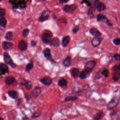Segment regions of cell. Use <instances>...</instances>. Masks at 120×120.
I'll return each instance as SVG.
<instances>
[{
    "mask_svg": "<svg viewBox=\"0 0 120 120\" xmlns=\"http://www.w3.org/2000/svg\"><path fill=\"white\" fill-rule=\"evenodd\" d=\"M93 9H96L98 12H101L105 9V4L98 0H95L93 5L90 6Z\"/></svg>",
    "mask_w": 120,
    "mask_h": 120,
    "instance_id": "cell-1",
    "label": "cell"
},
{
    "mask_svg": "<svg viewBox=\"0 0 120 120\" xmlns=\"http://www.w3.org/2000/svg\"><path fill=\"white\" fill-rule=\"evenodd\" d=\"M3 59L5 63L6 64H8L10 65L12 68H15L16 66V64L13 62L10 55L8 53V52H5L3 53Z\"/></svg>",
    "mask_w": 120,
    "mask_h": 120,
    "instance_id": "cell-2",
    "label": "cell"
},
{
    "mask_svg": "<svg viewBox=\"0 0 120 120\" xmlns=\"http://www.w3.org/2000/svg\"><path fill=\"white\" fill-rule=\"evenodd\" d=\"M50 15V11L48 9H45L44 10L41 14L40 16L38 18V21L40 22H43L48 20Z\"/></svg>",
    "mask_w": 120,
    "mask_h": 120,
    "instance_id": "cell-3",
    "label": "cell"
},
{
    "mask_svg": "<svg viewBox=\"0 0 120 120\" xmlns=\"http://www.w3.org/2000/svg\"><path fill=\"white\" fill-rule=\"evenodd\" d=\"M41 40L45 43H49L52 39V34L49 33H43L41 37Z\"/></svg>",
    "mask_w": 120,
    "mask_h": 120,
    "instance_id": "cell-4",
    "label": "cell"
},
{
    "mask_svg": "<svg viewBox=\"0 0 120 120\" xmlns=\"http://www.w3.org/2000/svg\"><path fill=\"white\" fill-rule=\"evenodd\" d=\"M119 103V98L117 97H113L107 105V109H112L115 107Z\"/></svg>",
    "mask_w": 120,
    "mask_h": 120,
    "instance_id": "cell-5",
    "label": "cell"
},
{
    "mask_svg": "<svg viewBox=\"0 0 120 120\" xmlns=\"http://www.w3.org/2000/svg\"><path fill=\"white\" fill-rule=\"evenodd\" d=\"M77 8V6L75 4L71 5H66L64 7L63 10L66 13H72Z\"/></svg>",
    "mask_w": 120,
    "mask_h": 120,
    "instance_id": "cell-6",
    "label": "cell"
},
{
    "mask_svg": "<svg viewBox=\"0 0 120 120\" xmlns=\"http://www.w3.org/2000/svg\"><path fill=\"white\" fill-rule=\"evenodd\" d=\"M43 54L45 56V57L48 60H50L52 62H55V61L53 60L52 59V54L51 53V50L50 48H45L44 50H43Z\"/></svg>",
    "mask_w": 120,
    "mask_h": 120,
    "instance_id": "cell-7",
    "label": "cell"
},
{
    "mask_svg": "<svg viewBox=\"0 0 120 120\" xmlns=\"http://www.w3.org/2000/svg\"><path fill=\"white\" fill-rule=\"evenodd\" d=\"M96 64V62L94 60H90L86 62L85 65V68L88 69L91 71L93 70V69L94 68Z\"/></svg>",
    "mask_w": 120,
    "mask_h": 120,
    "instance_id": "cell-8",
    "label": "cell"
},
{
    "mask_svg": "<svg viewBox=\"0 0 120 120\" xmlns=\"http://www.w3.org/2000/svg\"><path fill=\"white\" fill-rule=\"evenodd\" d=\"M91 72V71L84 68L81 73L79 75V77L81 79H84L88 77L90 75V73Z\"/></svg>",
    "mask_w": 120,
    "mask_h": 120,
    "instance_id": "cell-9",
    "label": "cell"
},
{
    "mask_svg": "<svg viewBox=\"0 0 120 120\" xmlns=\"http://www.w3.org/2000/svg\"><path fill=\"white\" fill-rule=\"evenodd\" d=\"M18 47L19 50L22 51H24L27 49L28 45L26 42L23 40H20L18 42Z\"/></svg>",
    "mask_w": 120,
    "mask_h": 120,
    "instance_id": "cell-10",
    "label": "cell"
},
{
    "mask_svg": "<svg viewBox=\"0 0 120 120\" xmlns=\"http://www.w3.org/2000/svg\"><path fill=\"white\" fill-rule=\"evenodd\" d=\"M0 75H4L8 72V68L6 64H4L1 63L0 64Z\"/></svg>",
    "mask_w": 120,
    "mask_h": 120,
    "instance_id": "cell-11",
    "label": "cell"
},
{
    "mask_svg": "<svg viewBox=\"0 0 120 120\" xmlns=\"http://www.w3.org/2000/svg\"><path fill=\"white\" fill-rule=\"evenodd\" d=\"M41 89L40 87H35L31 92L32 96L35 98H37L41 94Z\"/></svg>",
    "mask_w": 120,
    "mask_h": 120,
    "instance_id": "cell-12",
    "label": "cell"
},
{
    "mask_svg": "<svg viewBox=\"0 0 120 120\" xmlns=\"http://www.w3.org/2000/svg\"><path fill=\"white\" fill-rule=\"evenodd\" d=\"M40 82L42 84L46 86H49L52 84V80L50 77H45V78H43L41 79L40 80Z\"/></svg>",
    "mask_w": 120,
    "mask_h": 120,
    "instance_id": "cell-13",
    "label": "cell"
},
{
    "mask_svg": "<svg viewBox=\"0 0 120 120\" xmlns=\"http://www.w3.org/2000/svg\"><path fill=\"white\" fill-rule=\"evenodd\" d=\"M70 41V37L68 35L64 36L62 39L61 44L63 47H66L69 44Z\"/></svg>",
    "mask_w": 120,
    "mask_h": 120,
    "instance_id": "cell-14",
    "label": "cell"
},
{
    "mask_svg": "<svg viewBox=\"0 0 120 120\" xmlns=\"http://www.w3.org/2000/svg\"><path fill=\"white\" fill-rule=\"evenodd\" d=\"M90 33L95 37H98L101 35V32L97 29L92 28L90 30Z\"/></svg>",
    "mask_w": 120,
    "mask_h": 120,
    "instance_id": "cell-15",
    "label": "cell"
},
{
    "mask_svg": "<svg viewBox=\"0 0 120 120\" xmlns=\"http://www.w3.org/2000/svg\"><path fill=\"white\" fill-rule=\"evenodd\" d=\"M49 44L51 46H59L60 45V39L57 37H54L52 38V39L49 43Z\"/></svg>",
    "mask_w": 120,
    "mask_h": 120,
    "instance_id": "cell-16",
    "label": "cell"
},
{
    "mask_svg": "<svg viewBox=\"0 0 120 120\" xmlns=\"http://www.w3.org/2000/svg\"><path fill=\"white\" fill-rule=\"evenodd\" d=\"M71 75L74 77H77L80 75V71L78 68H74L70 69V71Z\"/></svg>",
    "mask_w": 120,
    "mask_h": 120,
    "instance_id": "cell-17",
    "label": "cell"
},
{
    "mask_svg": "<svg viewBox=\"0 0 120 120\" xmlns=\"http://www.w3.org/2000/svg\"><path fill=\"white\" fill-rule=\"evenodd\" d=\"M8 94L10 98L14 99H17L18 97V94L16 90H9L8 91Z\"/></svg>",
    "mask_w": 120,
    "mask_h": 120,
    "instance_id": "cell-18",
    "label": "cell"
},
{
    "mask_svg": "<svg viewBox=\"0 0 120 120\" xmlns=\"http://www.w3.org/2000/svg\"><path fill=\"white\" fill-rule=\"evenodd\" d=\"M15 79L11 76H9L8 77H6L5 79L4 82L5 83L8 85H10L12 84H13L15 82Z\"/></svg>",
    "mask_w": 120,
    "mask_h": 120,
    "instance_id": "cell-19",
    "label": "cell"
},
{
    "mask_svg": "<svg viewBox=\"0 0 120 120\" xmlns=\"http://www.w3.org/2000/svg\"><path fill=\"white\" fill-rule=\"evenodd\" d=\"M101 43V39L98 37H94L91 40V44L93 46L97 47Z\"/></svg>",
    "mask_w": 120,
    "mask_h": 120,
    "instance_id": "cell-20",
    "label": "cell"
},
{
    "mask_svg": "<svg viewBox=\"0 0 120 120\" xmlns=\"http://www.w3.org/2000/svg\"><path fill=\"white\" fill-rule=\"evenodd\" d=\"M13 45V44L11 42L7 41H3L2 43V47L4 50H7L10 49Z\"/></svg>",
    "mask_w": 120,
    "mask_h": 120,
    "instance_id": "cell-21",
    "label": "cell"
},
{
    "mask_svg": "<svg viewBox=\"0 0 120 120\" xmlns=\"http://www.w3.org/2000/svg\"><path fill=\"white\" fill-rule=\"evenodd\" d=\"M71 57L70 56H67L63 60L62 64L63 65L66 67H68L70 66L71 64Z\"/></svg>",
    "mask_w": 120,
    "mask_h": 120,
    "instance_id": "cell-22",
    "label": "cell"
},
{
    "mask_svg": "<svg viewBox=\"0 0 120 120\" xmlns=\"http://www.w3.org/2000/svg\"><path fill=\"white\" fill-rule=\"evenodd\" d=\"M26 7V2L24 0H18L17 2V8L23 9Z\"/></svg>",
    "mask_w": 120,
    "mask_h": 120,
    "instance_id": "cell-23",
    "label": "cell"
},
{
    "mask_svg": "<svg viewBox=\"0 0 120 120\" xmlns=\"http://www.w3.org/2000/svg\"><path fill=\"white\" fill-rule=\"evenodd\" d=\"M104 115V113L103 112L100 111L97 112L94 116L93 120H101Z\"/></svg>",
    "mask_w": 120,
    "mask_h": 120,
    "instance_id": "cell-24",
    "label": "cell"
},
{
    "mask_svg": "<svg viewBox=\"0 0 120 120\" xmlns=\"http://www.w3.org/2000/svg\"><path fill=\"white\" fill-rule=\"evenodd\" d=\"M120 77V72L118 70H114L112 79L114 81H117Z\"/></svg>",
    "mask_w": 120,
    "mask_h": 120,
    "instance_id": "cell-25",
    "label": "cell"
},
{
    "mask_svg": "<svg viewBox=\"0 0 120 120\" xmlns=\"http://www.w3.org/2000/svg\"><path fill=\"white\" fill-rule=\"evenodd\" d=\"M97 20L98 22H100V21H106L108 20L107 18L103 14H98L97 15Z\"/></svg>",
    "mask_w": 120,
    "mask_h": 120,
    "instance_id": "cell-26",
    "label": "cell"
},
{
    "mask_svg": "<svg viewBox=\"0 0 120 120\" xmlns=\"http://www.w3.org/2000/svg\"><path fill=\"white\" fill-rule=\"evenodd\" d=\"M68 84V82L67 81L64 79V78H62L60 79L59 82H58V85L59 86L63 87L66 86Z\"/></svg>",
    "mask_w": 120,
    "mask_h": 120,
    "instance_id": "cell-27",
    "label": "cell"
},
{
    "mask_svg": "<svg viewBox=\"0 0 120 120\" xmlns=\"http://www.w3.org/2000/svg\"><path fill=\"white\" fill-rule=\"evenodd\" d=\"M34 65H33V62L32 60H31L29 63H28L26 65L25 67V71L27 72H29L30 70H31L33 68Z\"/></svg>",
    "mask_w": 120,
    "mask_h": 120,
    "instance_id": "cell-28",
    "label": "cell"
},
{
    "mask_svg": "<svg viewBox=\"0 0 120 120\" xmlns=\"http://www.w3.org/2000/svg\"><path fill=\"white\" fill-rule=\"evenodd\" d=\"M77 99V97L75 96H69L67 97L65 100L64 101L65 102H68L69 101H75Z\"/></svg>",
    "mask_w": 120,
    "mask_h": 120,
    "instance_id": "cell-29",
    "label": "cell"
},
{
    "mask_svg": "<svg viewBox=\"0 0 120 120\" xmlns=\"http://www.w3.org/2000/svg\"><path fill=\"white\" fill-rule=\"evenodd\" d=\"M12 38H13V33L12 31H8L6 34V35L5 36V38L8 40L10 41L12 39Z\"/></svg>",
    "mask_w": 120,
    "mask_h": 120,
    "instance_id": "cell-30",
    "label": "cell"
},
{
    "mask_svg": "<svg viewBox=\"0 0 120 120\" xmlns=\"http://www.w3.org/2000/svg\"><path fill=\"white\" fill-rule=\"evenodd\" d=\"M7 23V21L6 20V19L3 17H1L0 19V26L2 27H5V26H6Z\"/></svg>",
    "mask_w": 120,
    "mask_h": 120,
    "instance_id": "cell-31",
    "label": "cell"
},
{
    "mask_svg": "<svg viewBox=\"0 0 120 120\" xmlns=\"http://www.w3.org/2000/svg\"><path fill=\"white\" fill-rule=\"evenodd\" d=\"M22 84L25 86L26 89L27 90L31 89L32 87V84L31 82L30 81H26L24 83H23Z\"/></svg>",
    "mask_w": 120,
    "mask_h": 120,
    "instance_id": "cell-32",
    "label": "cell"
},
{
    "mask_svg": "<svg viewBox=\"0 0 120 120\" xmlns=\"http://www.w3.org/2000/svg\"><path fill=\"white\" fill-rule=\"evenodd\" d=\"M29 32H30V30L26 28V29H24L23 30H22V35L23 37L25 38L26 37L28 36L29 33Z\"/></svg>",
    "mask_w": 120,
    "mask_h": 120,
    "instance_id": "cell-33",
    "label": "cell"
},
{
    "mask_svg": "<svg viewBox=\"0 0 120 120\" xmlns=\"http://www.w3.org/2000/svg\"><path fill=\"white\" fill-rule=\"evenodd\" d=\"M102 74L105 77H107L108 76L109 74V71L107 69H104L102 72Z\"/></svg>",
    "mask_w": 120,
    "mask_h": 120,
    "instance_id": "cell-34",
    "label": "cell"
},
{
    "mask_svg": "<svg viewBox=\"0 0 120 120\" xmlns=\"http://www.w3.org/2000/svg\"><path fill=\"white\" fill-rule=\"evenodd\" d=\"M5 14V9L0 8V18L3 17Z\"/></svg>",
    "mask_w": 120,
    "mask_h": 120,
    "instance_id": "cell-35",
    "label": "cell"
},
{
    "mask_svg": "<svg viewBox=\"0 0 120 120\" xmlns=\"http://www.w3.org/2000/svg\"><path fill=\"white\" fill-rule=\"evenodd\" d=\"M113 42L116 45H120V38H116L114 39L113 40Z\"/></svg>",
    "mask_w": 120,
    "mask_h": 120,
    "instance_id": "cell-36",
    "label": "cell"
},
{
    "mask_svg": "<svg viewBox=\"0 0 120 120\" xmlns=\"http://www.w3.org/2000/svg\"><path fill=\"white\" fill-rule=\"evenodd\" d=\"M113 58L117 61H120V54L116 53L113 55Z\"/></svg>",
    "mask_w": 120,
    "mask_h": 120,
    "instance_id": "cell-37",
    "label": "cell"
},
{
    "mask_svg": "<svg viewBox=\"0 0 120 120\" xmlns=\"http://www.w3.org/2000/svg\"><path fill=\"white\" fill-rule=\"evenodd\" d=\"M79 26H75V27L72 29V32H73V33L75 34V33H76L78 32V31L79 30Z\"/></svg>",
    "mask_w": 120,
    "mask_h": 120,
    "instance_id": "cell-38",
    "label": "cell"
},
{
    "mask_svg": "<svg viewBox=\"0 0 120 120\" xmlns=\"http://www.w3.org/2000/svg\"><path fill=\"white\" fill-rule=\"evenodd\" d=\"M85 3L88 7H90L91 6V2L89 1H87V0H84V1H82L81 2V4H82L83 3Z\"/></svg>",
    "mask_w": 120,
    "mask_h": 120,
    "instance_id": "cell-39",
    "label": "cell"
},
{
    "mask_svg": "<svg viewBox=\"0 0 120 120\" xmlns=\"http://www.w3.org/2000/svg\"><path fill=\"white\" fill-rule=\"evenodd\" d=\"M40 113L38 112H34L33 114V115H32V117H34V118H38L40 116Z\"/></svg>",
    "mask_w": 120,
    "mask_h": 120,
    "instance_id": "cell-40",
    "label": "cell"
},
{
    "mask_svg": "<svg viewBox=\"0 0 120 120\" xmlns=\"http://www.w3.org/2000/svg\"><path fill=\"white\" fill-rule=\"evenodd\" d=\"M59 21H60V22H61L63 23H64L65 24L67 23V20L65 18H59Z\"/></svg>",
    "mask_w": 120,
    "mask_h": 120,
    "instance_id": "cell-41",
    "label": "cell"
},
{
    "mask_svg": "<svg viewBox=\"0 0 120 120\" xmlns=\"http://www.w3.org/2000/svg\"><path fill=\"white\" fill-rule=\"evenodd\" d=\"M113 69L114 70H120V63L118 65L115 66L113 67Z\"/></svg>",
    "mask_w": 120,
    "mask_h": 120,
    "instance_id": "cell-42",
    "label": "cell"
},
{
    "mask_svg": "<svg viewBox=\"0 0 120 120\" xmlns=\"http://www.w3.org/2000/svg\"><path fill=\"white\" fill-rule=\"evenodd\" d=\"M36 44L37 43L34 41V40H31V42H30V45L31 46H35L36 45Z\"/></svg>",
    "mask_w": 120,
    "mask_h": 120,
    "instance_id": "cell-43",
    "label": "cell"
},
{
    "mask_svg": "<svg viewBox=\"0 0 120 120\" xmlns=\"http://www.w3.org/2000/svg\"><path fill=\"white\" fill-rule=\"evenodd\" d=\"M68 1H69V0H60V2L61 4H63V3H67Z\"/></svg>",
    "mask_w": 120,
    "mask_h": 120,
    "instance_id": "cell-44",
    "label": "cell"
},
{
    "mask_svg": "<svg viewBox=\"0 0 120 120\" xmlns=\"http://www.w3.org/2000/svg\"><path fill=\"white\" fill-rule=\"evenodd\" d=\"M0 120H4V119L2 117H1V118H0Z\"/></svg>",
    "mask_w": 120,
    "mask_h": 120,
    "instance_id": "cell-45",
    "label": "cell"
}]
</instances>
